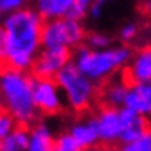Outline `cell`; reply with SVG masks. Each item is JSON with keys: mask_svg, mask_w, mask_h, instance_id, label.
Listing matches in <instances>:
<instances>
[{"mask_svg": "<svg viewBox=\"0 0 151 151\" xmlns=\"http://www.w3.org/2000/svg\"><path fill=\"white\" fill-rule=\"evenodd\" d=\"M43 19L32 8H23L8 14L3 22L6 45L3 60L6 66L28 71L42 48Z\"/></svg>", "mask_w": 151, "mask_h": 151, "instance_id": "cell-1", "label": "cell"}, {"mask_svg": "<svg viewBox=\"0 0 151 151\" xmlns=\"http://www.w3.org/2000/svg\"><path fill=\"white\" fill-rule=\"evenodd\" d=\"M0 108L17 125L29 127L39 117L32 97V77L26 71L3 66L0 71Z\"/></svg>", "mask_w": 151, "mask_h": 151, "instance_id": "cell-2", "label": "cell"}, {"mask_svg": "<svg viewBox=\"0 0 151 151\" xmlns=\"http://www.w3.org/2000/svg\"><path fill=\"white\" fill-rule=\"evenodd\" d=\"M133 56V50L127 45L106 48V50H90L88 46H77L74 54V66L93 80L94 83L108 80L120 68L127 66Z\"/></svg>", "mask_w": 151, "mask_h": 151, "instance_id": "cell-3", "label": "cell"}, {"mask_svg": "<svg viewBox=\"0 0 151 151\" xmlns=\"http://www.w3.org/2000/svg\"><path fill=\"white\" fill-rule=\"evenodd\" d=\"M54 80L57 82L60 91H63L65 99L74 111H86L90 109L97 97V86L93 80L85 77L74 63H66L56 74Z\"/></svg>", "mask_w": 151, "mask_h": 151, "instance_id": "cell-4", "label": "cell"}, {"mask_svg": "<svg viewBox=\"0 0 151 151\" xmlns=\"http://www.w3.org/2000/svg\"><path fill=\"white\" fill-rule=\"evenodd\" d=\"M85 28L80 20L63 17L46 20L42 26V46L43 48H57L65 46H80L85 40Z\"/></svg>", "mask_w": 151, "mask_h": 151, "instance_id": "cell-5", "label": "cell"}, {"mask_svg": "<svg viewBox=\"0 0 151 151\" xmlns=\"http://www.w3.org/2000/svg\"><path fill=\"white\" fill-rule=\"evenodd\" d=\"M32 97L39 113L59 114L63 109L62 91L54 79H32Z\"/></svg>", "mask_w": 151, "mask_h": 151, "instance_id": "cell-6", "label": "cell"}, {"mask_svg": "<svg viewBox=\"0 0 151 151\" xmlns=\"http://www.w3.org/2000/svg\"><path fill=\"white\" fill-rule=\"evenodd\" d=\"M71 60V50L65 46L43 48L34 59L31 70L37 79H54L56 74Z\"/></svg>", "mask_w": 151, "mask_h": 151, "instance_id": "cell-7", "label": "cell"}, {"mask_svg": "<svg viewBox=\"0 0 151 151\" xmlns=\"http://www.w3.org/2000/svg\"><path fill=\"white\" fill-rule=\"evenodd\" d=\"M123 80L129 86L151 82V46H143L133 52L123 71Z\"/></svg>", "mask_w": 151, "mask_h": 151, "instance_id": "cell-8", "label": "cell"}, {"mask_svg": "<svg viewBox=\"0 0 151 151\" xmlns=\"http://www.w3.org/2000/svg\"><path fill=\"white\" fill-rule=\"evenodd\" d=\"M96 125H97L99 142L105 143L106 147L114 145L116 142H119V136H120L119 108L102 106L99 114L96 116Z\"/></svg>", "mask_w": 151, "mask_h": 151, "instance_id": "cell-9", "label": "cell"}, {"mask_svg": "<svg viewBox=\"0 0 151 151\" xmlns=\"http://www.w3.org/2000/svg\"><path fill=\"white\" fill-rule=\"evenodd\" d=\"M120 113V136H119V142L122 143H128L133 142L136 139H139L150 131V123L145 116H142L139 113L133 111L129 108L123 106L119 109Z\"/></svg>", "mask_w": 151, "mask_h": 151, "instance_id": "cell-10", "label": "cell"}, {"mask_svg": "<svg viewBox=\"0 0 151 151\" xmlns=\"http://www.w3.org/2000/svg\"><path fill=\"white\" fill-rule=\"evenodd\" d=\"M70 134L74 137V140L77 142L80 150L94 148L99 143L96 117H85V119L76 120L70 128Z\"/></svg>", "mask_w": 151, "mask_h": 151, "instance_id": "cell-11", "label": "cell"}, {"mask_svg": "<svg viewBox=\"0 0 151 151\" xmlns=\"http://www.w3.org/2000/svg\"><path fill=\"white\" fill-rule=\"evenodd\" d=\"M123 106L133 109L145 117L151 116V82L129 86Z\"/></svg>", "mask_w": 151, "mask_h": 151, "instance_id": "cell-12", "label": "cell"}, {"mask_svg": "<svg viewBox=\"0 0 151 151\" xmlns=\"http://www.w3.org/2000/svg\"><path fill=\"white\" fill-rule=\"evenodd\" d=\"M76 0H36V11L43 20L63 19L74 8Z\"/></svg>", "mask_w": 151, "mask_h": 151, "instance_id": "cell-13", "label": "cell"}, {"mask_svg": "<svg viewBox=\"0 0 151 151\" xmlns=\"http://www.w3.org/2000/svg\"><path fill=\"white\" fill-rule=\"evenodd\" d=\"M129 85L122 79L116 80H108L106 85L102 88V100L104 106H111V108H120L125 104V97L128 93Z\"/></svg>", "mask_w": 151, "mask_h": 151, "instance_id": "cell-14", "label": "cell"}, {"mask_svg": "<svg viewBox=\"0 0 151 151\" xmlns=\"http://www.w3.org/2000/svg\"><path fill=\"white\" fill-rule=\"evenodd\" d=\"M54 137L46 123H36L29 129V139L26 151H52Z\"/></svg>", "mask_w": 151, "mask_h": 151, "instance_id": "cell-15", "label": "cell"}, {"mask_svg": "<svg viewBox=\"0 0 151 151\" xmlns=\"http://www.w3.org/2000/svg\"><path fill=\"white\" fill-rule=\"evenodd\" d=\"M29 139V129L28 127L16 125L12 131L2 139L0 142V151H26Z\"/></svg>", "mask_w": 151, "mask_h": 151, "instance_id": "cell-16", "label": "cell"}, {"mask_svg": "<svg viewBox=\"0 0 151 151\" xmlns=\"http://www.w3.org/2000/svg\"><path fill=\"white\" fill-rule=\"evenodd\" d=\"M117 151H151V129L133 142L122 143Z\"/></svg>", "mask_w": 151, "mask_h": 151, "instance_id": "cell-17", "label": "cell"}, {"mask_svg": "<svg viewBox=\"0 0 151 151\" xmlns=\"http://www.w3.org/2000/svg\"><path fill=\"white\" fill-rule=\"evenodd\" d=\"M85 42L90 50H106L111 45V37L104 32H91L85 36Z\"/></svg>", "mask_w": 151, "mask_h": 151, "instance_id": "cell-18", "label": "cell"}, {"mask_svg": "<svg viewBox=\"0 0 151 151\" xmlns=\"http://www.w3.org/2000/svg\"><path fill=\"white\" fill-rule=\"evenodd\" d=\"M52 151H80V147L70 133H63L57 139H54Z\"/></svg>", "mask_w": 151, "mask_h": 151, "instance_id": "cell-19", "label": "cell"}, {"mask_svg": "<svg viewBox=\"0 0 151 151\" xmlns=\"http://www.w3.org/2000/svg\"><path fill=\"white\" fill-rule=\"evenodd\" d=\"M96 2V0H76L74 8L71 9V12L68 14L70 19H76V20H82L86 14L88 9L91 8V5Z\"/></svg>", "mask_w": 151, "mask_h": 151, "instance_id": "cell-20", "label": "cell"}, {"mask_svg": "<svg viewBox=\"0 0 151 151\" xmlns=\"http://www.w3.org/2000/svg\"><path fill=\"white\" fill-rule=\"evenodd\" d=\"M14 128H16V120L12 119L5 109L0 108V142H2V139H5Z\"/></svg>", "mask_w": 151, "mask_h": 151, "instance_id": "cell-21", "label": "cell"}, {"mask_svg": "<svg viewBox=\"0 0 151 151\" xmlns=\"http://www.w3.org/2000/svg\"><path fill=\"white\" fill-rule=\"evenodd\" d=\"M137 34H139V26H137V23L129 22V23H125L120 28L119 37H120V40L123 43H129L137 37Z\"/></svg>", "mask_w": 151, "mask_h": 151, "instance_id": "cell-22", "label": "cell"}, {"mask_svg": "<svg viewBox=\"0 0 151 151\" xmlns=\"http://www.w3.org/2000/svg\"><path fill=\"white\" fill-rule=\"evenodd\" d=\"M29 0H0V12H6V14H11V12H16L19 9L26 8Z\"/></svg>", "mask_w": 151, "mask_h": 151, "instance_id": "cell-23", "label": "cell"}, {"mask_svg": "<svg viewBox=\"0 0 151 151\" xmlns=\"http://www.w3.org/2000/svg\"><path fill=\"white\" fill-rule=\"evenodd\" d=\"M109 3H113V0H96V2L91 5V8L88 9V14H90L93 19H99Z\"/></svg>", "mask_w": 151, "mask_h": 151, "instance_id": "cell-24", "label": "cell"}, {"mask_svg": "<svg viewBox=\"0 0 151 151\" xmlns=\"http://www.w3.org/2000/svg\"><path fill=\"white\" fill-rule=\"evenodd\" d=\"M5 45H6V34L3 26H0V57L3 59V52H5Z\"/></svg>", "mask_w": 151, "mask_h": 151, "instance_id": "cell-25", "label": "cell"}, {"mask_svg": "<svg viewBox=\"0 0 151 151\" xmlns=\"http://www.w3.org/2000/svg\"><path fill=\"white\" fill-rule=\"evenodd\" d=\"M140 9H142V12L147 17L151 19V0H143L142 5H140Z\"/></svg>", "mask_w": 151, "mask_h": 151, "instance_id": "cell-26", "label": "cell"}, {"mask_svg": "<svg viewBox=\"0 0 151 151\" xmlns=\"http://www.w3.org/2000/svg\"><path fill=\"white\" fill-rule=\"evenodd\" d=\"M88 151H108L106 148H90Z\"/></svg>", "mask_w": 151, "mask_h": 151, "instance_id": "cell-27", "label": "cell"}, {"mask_svg": "<svg viewBox=\"0 0 151 151\" xmlns=\"http://www.w3.org/2000/svg\"><path fill=\"white\" fill-rule=\"evenodd\" d=\"M2 68H3V59L0 57V71H2Z\"/></svg>", "mask_w": 151, "mask_h": 151, "instance_id": "cell-28", "label": "cell"}, {"mask_svg": "<svg viewBox=\"0 0 151 151\" xmlns=\"http://www.w3.org/2000/svg\"><path fill=\"white\" fill-rule=\"evenodd\" d=\"M0 19H2V12H0Z\"/></svg>", "mask_w": 151, "mask_h": 151, "instance_id": "cell-29", "label": "cell"}]
</instances>
